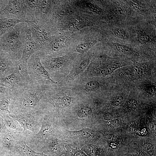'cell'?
Wrapping results in <instances>:
<instances>
[{
  "mask_svg": "<svg viewBox=\"0 0 156 156\" xmlns=\"http://www.w3.org/2000/svg\"><path fill=\"white\" fill-rule=\"evenodd\" d=\"M30 80L26 86L10 91V114L42 110L41 102L46 91V86L44 82Z\"/></svg>",
  "mask_w": 156,
  "mask_h": 156,
  "instance_id": "1",
  "label": "cell"
},
{
  "mask_svg": "<svg viewBox=\"0 0 156 156\" xmlns=\"http://www.w3.org/2000/svg\"><path fill=\"white\" fill-rule=\"evenodd\" d=\"M28 28L27 23L21 22L0 37V50L7 52L15 61H18L22 57Z\"/></svg>",
  "mask_w": 156,
  "mask_h": 156,
  "instance_id": "2",
  "label": "cell"
},
{
  "mask_svg": "<svg viewBox=\"0 0 156 156\" xmlns=\"http://www.w3.org/2000/svg\"><path fill=\"white\" fill-rule=\"evenodd\" d=\"M55 128V125L52 116L44 113L40 129L36 134L31 131L27 138V144L34 151L39 152L47 138L54 133Z\"/></svg>",
  "mask_w": 156,
  "mask_h": 156,
  "instance_id": "3",
  "label": "cell"
},
{
  "mask_svg": "<svg viewBox=\"0 0 156 156\" xmlns=\"http://www.w3.org/2000/svg\"><path fill=\"white\" fill-rule=\"evenodd\" d=\"M20 123L24 132L28 130L36 134L40 129L44 116L42 110L10 114Z\"/></svg>",
  "mask_w": 156,
  "mask_h": 156,
  "instance_id": "4",
  "label": "cell"
},
{
  "mask_svg": "<svg viewBox=\"0 0 156 156\" xmlns=\"http://www.w3.org/2000/svg\"><path fill=\"white\" fill-rule=\"evenodd\" d=\"M0 15L5 18L16 19L26 23L35 22L24 0H8L4 8L0 11Z\"/></svg>",
  "mask_w": 156,
  "mask_h": 156,
  "instance_id": "5",
  "label": "cell"
},
{
  "mask_svg": "<svg viewBox=\"0 0 156 156\" xmlns=\"http://www.w3.org/2000/svg\"><path fill=\"white\" fill-rule=\"evenodd\" d=\"M27 70L30 79L46 82L51 84L57 83L52 79L49 73L42 64L39 51L34 53L29 60Z\"/></svg>",
  "mask_w": 156,
  "mask_h": 156,
  "instance_id": "6",
  "label": "cell"
},
{
  "mask_svg": "<svg viewBox=\"0 0 156 156\" xmlns=\"http://www.w3.org/2000/svg\"><path fill=\"white\" fill-rule=\"evenodd\" d=\"M38 51H39V48L33 38L28 26L25 34L23 54L18 61V65L21 73L29 81L30 79L27 70L28 61L31 56Z\"/></svg>",
  "mask_w": 156,
  "mask_h": 156,
  "instance_id": "7",
  "label": "cell"
},
{
  "mask_svg": "<svg viewBox=\"0 0 156 156\" xmlns=\"http://www.w3.org/2000/svg\"><path fill=\"white\" fill-rule=\"evenodd\" d=\"M154 66L152 61L140 62L134 60L132 64L125 68L121 74L131 79H139L150 76Z\"/></svg>",
  "mask_w": 156,
  "mask_h": 156,
  "instance_id": "8",
  "label": "cell"
},
{
  "mask_svg": "<svg viewBox=\"0 0 156 156\" xmlns=\"http://www.w3.org/2000/svg\"><path fill=\"white\" fill-rule=\"evenodd\" d=\"M30 132L27 130L20 134L13 147L12 156H49L34 151L27 144V138Z\"/></svg>",
  "mask_w": 156,
  "mask_h": 156,
  "instance_id": "9",
  "label": "cell"
},
{
  "mask_svg": "<svg viewBox=\"0 0 156 156\" xmlns=\"http://www.w3.org/2000/svg\"><path fill=\"white\" fill-rule=\"evenodd\" d=\"M30 82L21 73L19 68L9 75L0 78V86L14 90L26 86Z\"/></svg>",
  "mask_w": 156,
  "mask_h": 156,
  "instance_id": "10",
  "label": "cell"
},
{
  "mask_svg": "<svg viewBox=\"0 0 156 156\" xmlns=\"http://www.w3.org/2000/svg\"><path fill=\"white\" fill-rule=\"evenodd\" d=\"M126 65L127 64L123 62L103 61L94 67L90 74L92 76L105 77L110 75L118 68Z\"/></svg>",
  "mask_w": 156,
  "mask_h": 156,
  "instance_id": "11",
  "label": "cell"
},
{
  "mask_svg": "<svg viewBox=\"0 0 156 156\" xmlns=\"http://www.w3.org/2000/svg\"><path fill=\"white\" fill-rule=\"evenodd\" d=\"M46 101L50 104L57 112L71 106L75 99L68 96L64 93H51L47 95Z\"/></svg>",
  "mask_w": 156,
  "mask_h": 156,
  "instance_id": "12",
  "label": "cell"
},
{
  "mask_svg": "<svg viewBox=\"0 0 156 156\" xmlns=\"http://www.w3.org/2000/svg\"><path fill=\"white\" fill-rule=\"evenodd\" d=\"M27 23L33 38L39 49L50 37V32L44 26L35 22H28Z\"/></svg>",
  "mask_w": 156,
  "mask_h": 156,
  "instance_id": "13",
  "label": "cell"
},
{
  "mask_svg": "<svg viewBox=\"0 0 156 156\" xmlns=\"http://www.w3.org/2000/svg\"><path fill=\"white\" fill-rule=\"evenodd\" d=\"M19 69L18 61L13 60L6 52L0 50V79Z\"/></svg>",
  "mask_w": 156,
  "mask_h": 156,
  "instance_id": "14",
  "label": "cell"
},
{
  "mask_svg": "<svg viewBox=\"0 0 156 156\" xmlns=\"http://www.w3.org/2000/svg\"><path fill=\"white\" fill-rule=\"evenodd\" d=\"M20 134L14 133L7 129L2 133L0 135V156H12L14 142Z\"/></svg>",
  "mask_w": 156,
  "mask_h": 156,
  "instance_id": "15",
  "label": "cell"
},
{
  "mask_svg": "<svg viewBox=\"0 0 156 156\" xmlns=\"http://www.w3.org/2000/svg\"><path fill=\"white\" fill-rule=\"evenodd\" d=\"M41 62L47 70L51 73L59 70L64 66L67 59V56L59 57L40 56Z\"/></svg>",
  "mask_w": 156,
  "mask_h": 156,
  "instance_id": "16",
  "label": "cell"
},
{
  "mask_svg": "<svg viewBox=\"0 0 156 156\" xmlns=\"http://www.w3.org/2000/svg\"><path fill=\"white\" fill-rule=\"evenodd\" d=\"M42 150L49 156H60L62 153L57 140L52 135L47 138L39 152Z\"/></svg>",
  "mask_w": 156,
  "mask_h": 156,
  "instance_id": "17",
  "label": "cell"
},
{
  "mask_svg": "<svg viewBox=\"0 0 156 156\" xmlns=\"http://www.w3.org/2000/svg\"><path fill=\"white\" fill-rule=\"evenodd\" d=\"M2 119L6 128L11 132L16 134H19L23 131V129L16 120L10 116V114H6L2 116Z\"/></svg>",
  "mask_w": 156,
  "mask_h": 156,
  "instance_id": "18",
  "label": "cell"
},
{
  "mask_svg": "<svg viewBox=\"0 0 156 156\" xmlns=\"http://www.w3.org/2000/svg\"><path fill=\"white\" fill-rule=\"evenodd\" d=\"M22 22H25L16 19L5 18L0 15V37L17 24Z\"/></svg>",
  "mask_w": 156,
  "mask_h": 156,
  "instance_id": "19",
  "label": "cell"
},
{
  "mask_svg": "<svg viewBox=\"0 0 156 156\" xmlns=\"http://www.w3.org/2000/svg\"><path fill=\"white\" fill-rule=\"evenodd\" d=\"M12 102L10 94L0 93V116L2 117L6 114H10L9 108Z\"/></svg>",
  "mask_w": 156,
  "mask_h": 156,
  "instance_id": "20",
  "label": "cell"
},
{
  "mask_svg": "<svg viewBox=\"0 0 156 156\" xmlns=\"http://www.w3.org/2000/svg\"><path fill=\"white\" fill-rule=\"evenodd\" d=\"M90 62V60L88 58H85L81 60L69 75L70 79H74L82 73L88 66Z\"/></svg>",
  "mask_w": 156,
  "mask_h": 156,
  "instance_id": "21",
  "label": "cell"
},
{
  "mask_svg": "<svg viewBox=\"0 0 156 156\" xmlns=\"http://www.w3.org/2000/svg\"><path fill=\"white\" fill-rule=\"evenodd\" d=\"M114 45L116 50L122 54L134 57L140 56L137 50L129 46L119 43H116Z\"/></svg>",
  "mask_w": 156,
  "mask_h": 156,
  "instance_id": "22",
  "label": "cell"
},
{
  "mask_svg": "<svg viewBox=\"0 0 156 156\" xmlns=\"http://www.w3.org/2000/svg\"><path fill=\"white\" fill-rule=\"evenodd\" d=\"M96 42V40L86 41L81 42L76 46V51L82 53L86 52Z\"/></svg>",
  "mask_w": 156,
  "mask_h": 156,
  "instance_id": "23",
  "label": "cell"
},
{
  "mask_svg": "<svg viewBox=\"0 0 156 156\" xmlns=\"http://www.w3.org/2000/svg\"><path fill=\"white\" fill-rule=\"evenodd\" d=\"M138 42L141 44H148L152 42L150 36L145 32L141 30L138 31Z\"/></svg>",
  "mask_w": 156,
  "mask_h": 156,
  "instance_id": "24",
  "label": "cell"
},
{
  "mask_svg": "<svg viewBox=\"0 0 156 156\" xmlns=\"http://www.w3.org/2000/svg\"><path fill=\"white\" fill-rule=\"evenodd\" d=\"M101 83L97 80H92L86 83L83 87L84 90L87 92H93L100 88Z\"/></svg>",
  "mask_w": 156,
  "mask_h": 156,
  "instance_id": "25",
  "label": "cell"
},
{
  "mask_svg": "<svg viewBox=\"0 0 156 156\" xmlns=\"http://www.w3.org/2000/svg\"><path fill=\"white\" fill-rule=\"evenodd\" d=\"M142 88L148 96H152L156 94V86L154 83H145L142 86Z\"/></svg>",
  "mask_w": 156,
  "mask_h": 156,
  "instance_id": "26",
  "label": "cell"
},
{
  "mask_svg": "<svg viewBox=\"0 0 156 156\" xmlns=\"http://www.w3.org/2000/svg\"><path fill=\"white\" fill-rule=\"evenodd\" d=\"M92 108L90 105H88L81 108L77 112V115L80 118H83L88 116L91 112Z\"/></svg>",
  "mask_w": 156,
  "mask_h": 156,
  "instance_id": "27",
  "label": "cell"
},
{
  "mask_svg": "<svg viewBox=\"0 0 156 156\" xmlns=\"http://www.w3.org/2000/svg\"><path fill=\"white\" fill-rule=\"evenodd\" d=\"M112 33L116 37L120 39H125L127 38V35L126 31L124 29L116 28L113 29Z\"/></svg>",
  "mask_w": 156,
  "mask_h": 156,
  "instance_id": "28",
  "label": "cell"
},
{
  "mask_svg": "<svg viewBox=\"0 0 156 156\" xmlns=\"http://www.w3.org/2000/svg\"><path fill=\"white\" fill-rule=\"evenodd\" d=\"M118 138L116 135L112 134H109L107 138V141L108 145L112 148L114 149L116 147V143Z\"/></svg>",
  "mask_w": 156,
  "mask_h": 156,
  "instance_id": "29",
  "label": "cell"
},
{
  "mask_svg": "<svg viewBox=\"0 0 156 156\" xmlns=\"http://www.w3.org/2000/svg\"><path fill=\"white\" fill-rule=\"evenodd\" d=\"M143 149L149 155L153 156L154 153V147L153 145L150 143H146L143 146Z\"/></svg>",
  "mask_w": 156,
  "mask_h": 156,
  "instance_id": "30",
  "label": "cell"
},
{
  "mask_svg": "<svg viewBox=\"0 0 156 156\" xmlns=\"http://www.w3.org/2000/svg\"><path fill=\"white\" fill-rule=\"evenodd\" d=\"M116 6L114 10V14L119 16L125 15L126 13V10L124 7L120 4L117 5Z\"/></svg>",
  "mask_w": 156,
  "mask_h": 156,
  "instance_id": "31",
  "label": "cell"
},
{
  "mask_svg": "<svg viewBox=\"0 0 156 156\" xmlns=\"http://www.w3.org/2000/svg\"><path fill=\"white\" fill-rule=\"evenodd\" d=\"M123 97L121 95H118L114 99L112 102V105L113 107H116L120 105L122 102Z\"/></svg>",
  "mask_w": 156,
  "mask_h": 156,
  "instance_id": "32",
  "label": "cell"
},
{
  "mask_svg": "<svg viewBox=\"0 0 156 156\" xmlns=\"http://www.w3.org/2000/svg\"><path fill=\"white\" fill-rule=\"evenodd\" d=\"M127 105L130 109L134 110L137 108L138 106V103L135 99H130L127 102Z\"/></svg>",
  "mask_w": 156,
  "mask_h": 156,
  "instance_id": "33",
  "label": "cell"
},
{
  "mask_svg": "<svg viewBox=\"0 0 156 156\" xmlns=\"http://www.w3.org/2000/svg\"><path fill=\"white\" fill-rule=\"evenodd\" d=\"M130 3V5L134 10L137 11L142 10V7L141 5H140L139 3L137 2L136 1H132Z\"/></svg>",
  "mask_w": 156,
  "mask_h": 156,
  "instance_id": "34",
  "label": "cell"
},
{
  "mask_svg": "<svg viewBox=\"0 0 156 156\" xmlns=\"http://www.w3.org/2000/svg\"><path fill=\"white\" fill-rule=\"evenodd\" d=\"M7 129L3 122L2 118L0 116V135Z\"/></svg>",
  "mask_w": 156,
  "mask_h": 156,
  "instance_id": "35",
  "label": "cell"
},
{
  "mask_svg": "<svg viewBox=\"0 0 156 156\" xmlns=\"http://www.w3.org/2000/svg\"><path fill=\"white\" fill-rule=\"evenodd\" d=\"M109 123L110 125L115 127H118L120 125L119 120L116 118L110 120Z\"/></svg>",
  "mask_w": 156,
  "mask_h": 156,
  "instance_id": "36",
  "label": "cell"
},
{
  "mask_svg": "<svg viewBox=\"0 0 156 156\" xmlns=\"http://www.w3.org/2000/svg\"><path fill=\"white\" fill-rule=\"evenodd\" d=\"M116 116L115 114L111 113H107L104 116L105 119L107 120H110L116 118Z\"/></svg>",
  "mask_w": 156,
  "mask_h": 156,
  "instance_id": "37",
  "label": "cell"
},
{
  "mask_svg": "<svg viewBox=\"0 0 156 156\" xmlns=\"http://www.w3.org/2000/svg\"><path fill=\"white\" fill-rule=\"evenodd\" d=\"M10 92L9 89L0 86V93L9 94Z\"/></svg>",
  "mask_w": 156,
  "mask_h": 156,
  "instance_id": "38",
  "label": "cell"
},
{
  "mask_svg": "<svg viewBox=\"0 0 156 156\" xmlns=\"http://www.w3.org/2000/svg\"><path fill=\"white\" fill-rule=\"evenodd\" d=\"M156 124L153 122H151L150 124V127L151 129L154 131H156Z\"/></svg>",
  "mask_w": 156,
  "mask_h": 156,
  "instance_id": "39",
  "label": "cell"
}]
</instances>
